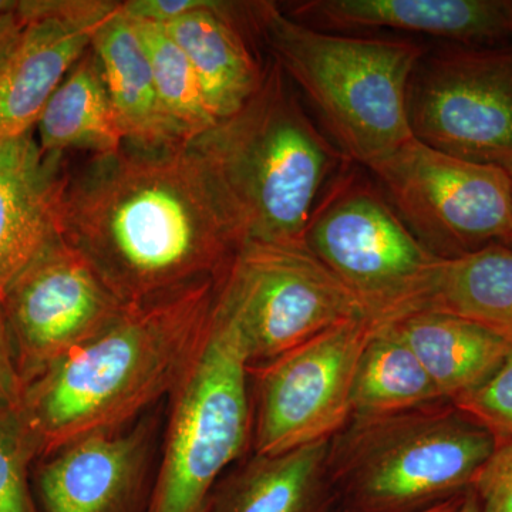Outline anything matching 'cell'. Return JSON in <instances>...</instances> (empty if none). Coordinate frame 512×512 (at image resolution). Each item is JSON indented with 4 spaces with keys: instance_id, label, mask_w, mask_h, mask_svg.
<instances>
[{
    "instance_id": "6da1fadb",
    "label": "cell",
    "mask_w": 512,
    "mask_h": 512,
    "mask_svg": "<svg viewBox=\"0 0 512 512\" xmlns=\"http://www.w3.org/2000/svg\"><path fill=\"white\" fill-rule=\"evenodd\" d=\"M59 234L126 305L220 278L245 242L188 143L94 156L67 178Z\"/></svg>"
},
{
    "instance_id": "7a4b0ae2",
    "label": "cell",
    "mask_w": 512,
    "mask_h": 512,
    "mask_svg": "<svg viewBox=\"0 0 512 512\" xmlns=\"http://www.w3.org/2000/svg\"><path fill=\"white\" fill-rule=\"evenodd\" d=\"M215 281L127 306L113 325L29 383L19 410L39 457L130 426L170 397L204 340Z\"/></svg>"
},
{
    "instance_id": "3957f363",
    "label": "cell",
    "mask_w": 512,
    "mask_h": 512,
    "mask_svg": "<svg viewBox=\"0 0 512 512\" xmlns=\"http://www.w3.org/2000/svg\"><path fill=\"white\" fill-rule=\"evenodd\" d=\"M188 146L210 171L244 241L262 244L305 245L316 204L350 163L271 57L254 96Z\"/></svg>"
},
{
    "instance_id": "277c9868",
    "label": "cell",
    "mask_w": 512,
    "mask_h": 512,
    "mask_svg": "<svg viewBox=\"0 0 512 512\" xmlns=\"http://www.w3.org/2000/svg\"><path fill=\"white\" fill-rule=\"evenodd\" d=\"M245 15L256 42L308 97L352 163L369 167L413 138L407 96L429 47L312 28L265 0L245 2Z\"/></svg>"
},
{
    "instance_id": "5b68a950",
    "label": "cell",
    "mask_w": 512,
    "mask_h": 512,
    "mask_svg": "<svg viewBox=\"0 0 512 512\" xmlns=\"http://www.w3.org/2000/svg\"><path fill=\"white\" fill-rule=\"evenodd\" d=\"M495 444L448 402L350 419L330 439V477L343 512H424L466 494Z\"/></svg>"
},
{
    "instance_id": "8992f818",
    "label": "cell",
    "mask_w": 512,
    "mask_h": 512,
    "mask_svg": "<svg viewBox=\"0 0 512 512\" xmlns=\"http://www.w3.org/2000/svg\"><path fill=\"white\" fill-rule=\"evenodd\" d=\"M170 412L147 512H210L229 467L252 444L251 377L237 330L214 305Z\"/></svg>"
},
{
    "instance_id": "52a82bcc",
    "label": "cell",
    "mask_w": 512,
    "mask_h": 512,
    "mask_svg": "<svg viewBox=\"0 0 512 512\" xmlns=\"http://www.w3.org/2000/svg\"><path fill=\"white\" fill-rule=\"evenodd\" d=\"M305 245L376 326L423 309L440 261L352 161L316 204Z\"/></svg>"
},
{
    "instance_id": "ba28073f",
    "label": "cell",
    "mask_w": 512,
    "mask_h": 512,
    "mask_svg": "<svg viewBox=\"0 0 512 512\" xmlns=\"http://www.w3.org/2000/svg\"><path fill=\"white\" fill-rule=\"evenodd\" d=\"M214 306L237 330L249 367L271 362L338 323L369 319L306 245L244 242L215 281Z\"/></svg>"
},
{
    "instance_id": "9c48e42d",
    "label": "cell",
    "mask_w": 512,
    "mask_h": 512,
    "mask_svg": "<svg viewBox=\"0 0 512 512\" xmlns=\"http://www.w3.org/2000/svg\"><path fill=\"white\" fill-rule=\"evenodd\" d=\"M366 168L439 258L495 244L512 248V180L505 168L450 156L414 137Z\"/></svg>"
},
{
    "instance_id": "30bf717a",
    "label": "cell",
    "mask_w": 512,
    "mask_h": 512,
    "mask_svg": "<svg viewBox=\"0 0 512 512\" xmlns=\"http://www.w3.org/2000/svg\"><path fill=\"white\" fill-rule=\"evenodd\" d=\"M413 137L512 170V45H447L417 64L407 96Z\"/></svg>"
},
{
    "instance_id": "8fae6325",
    "label": "cell",
    "mask_w": 512,
    "mask_h": 512,
    "mask_svg": "<svg viewBox=\"0 0 512 512\" xmlns=\"http://www.w3.org/2000/svg\"><path fill=\"white\" fill-rule=\"evenodd\" d=\"M375 328L369 319L346 320L249 367L254 454L276 456L330 440L348 424L357 362Z\"/></svg>"
},
{
    "instance_id": "7c38bea8",
    "label": "cell",
    "mask_w": 512,
    "mask_h": 512,
    "mask_svg": "<svg viewBox=\"0 0 512 512\" xmlns=\"http://www.w3.org/2000/svg\"><path fill=\"white\" fill-rule=\"evenodd\" d=\"M126 303L60 234L2 298L13 355L28 386L120 318Z\"/></svg>"
},
{
    "instance_id": "4fadbf2b",
    "label": "cell",
    "mask_w": 512,
    "mask_h": 512,
    "mask_svg": "<svg viewBox=\"0 0 512 512\" xmlns=\"http://www.w3.org/2000/svg\"><path fill=\"white\" fill-rule=\"evenodd\" d=\"M107 0H25L29 22L0 63V143L32 133L47 101L117 8Z\"/></svg>"
},
{
    "instance_id": "5bb4252c",
    "label": "cell",
    "mask_w": 512,
    "mask_h": 512,
    "mask_svg": "<svg viewBox=\"0 0 512 512\" xmlns=\"http://www.w3.org/2000/svg\"><path fill=\"white\" fill-rule=\"evenodd\" d=\"M157 419L67 444L37 473L45 512H147L153 491Z\"/></svg>"
},
{
    "instance_id": "9a60e30c",
    "label": "cell",
    "mask_w": 512,
    "mask_h": 512,
    "mask_svg": "<svg viewBox=\"0 0 512 512\" xmlns=\"http://www.w3.org/2000/svg\"><path fill=\"white\" fill-rule=\"evenodd\" d=\"M288 15L328 32L389 29L451 45L495 46L512 36V0H308Z\"/></svg>"
},
{
    "instance_id": "2e32d148",
    "label": "cell",
    "mask_w": 512,
    "mask_h": 512,
    "mask_svg": "<svg viewBox=\"0 0 512 512\" xmlns=\"http://www.w3.org/2000/svg\"><path fill=\"white\" fill-rule=\"evenodd\" d=\"M67 178L63 154L46 153L33 131L0 143V299L59 235Z\"/></svg>"
},
{
    "instance_id": "e0dca14e",
    "label": "cell",
    "mask_w": 512,
    "mask_h": 512,
    "mask_svg": "<svg viewBox=\"0 0 512 512\" xmlns=\"http://www.w3.org/2000/svg\"><path fill=\"white\" fill-rule=\"evenodd\" d=\"M161 26L190 59L217 123L237 113L261 86L266 63L256 55L245 2L205 0L202 8Z\"/></svg>"
},
{
    "instance_id": "ac0fdd59",
    "label": "cell",
    "mask_w": 512,
    "mask_h": 512,
    "mask_svg": "<svg viewBox=\"0 0 512 512\" xmlns=\"http://www.w3.org/2000/svg\"><path fill=\"white\" fill-rule=\"evenodd\" d=\"M330 440L276 456L254 454L222 478L210 512H329L338 501Z\"/></svg>"
},
{
    "instance_id": "d6986e66",
    "label": "cell",
    "mask_w": 512,
    "mask_h": 512,
    "mask_svg": "<svg viewBox=\"0 0 512 512\" xmlns=\"http://www.w3.org/2000/svg\"><path fill=\"white\" fill-rule=\"evenodd\" d=\"M120 3L100 23L90 47L99 60L124 140L128 146L140 148L184 144L161 104L136 26L121 12Z\"/></svg>"
},
{
    "instance_id": "ffe728a7",
    "label": "cell",
    "mask_w": 512,
    "mask_h": 512,
    "mask_svg": "<svg viewBox=\"0 0 512 512\" xmlns=\"http://www.w3.org/2000/svg\"><path fill=\"white\" fill-rule=\"evenodd\" d=\"M393 325L448 403L480 386L512 349L510 342L476 323L431 309Z\"/></svg>"
},
{
    "instance_id": "44dd1931",
    "label": "cell",
    "mask_w": 512,
    "mask_h": 512,
    "mask_svg": "<svg viewBox=\"0 0 512 512\" xmlns=\"http://www.w3.org/2000/svg\"><path fill=\"white\" fill-rule=\"evenodd\" d=\"M37 141L46 153L119 151L126 144L99 60L90 47L47 101L37 121Z\"/></svg>"
},
{
    "instance_id": "7402d4cb",
    "label": "cell",
    "mask_w": 512,
    "mask_h": 512,
    "mask_svg": "<svg viewBox=\"0 0 512 512\" xmlns=\"http://www.w3.org/2000/svg\"><path fill=\"white\" fill-rule=\"evenodd\" d=\"M424 309L476 323L512 345V248L495 244L440 258Z\"/></svg>"
},
{
    "instance_id": "603a6c76",
    "label": "cell",
    "mask_w": 512,
    "mask_h": 512,
    "mask_svg": "<svg viewBox=\"0 0 512 512\" xmlns=\"http://www.w3.org/2000/svg\"><path fill=\"white\" fill-rule=\"evenodd\" d=\"M444 402L396 326H376L357 362L350 419L389 416Z\"/></svg>"
},
{
    "instance_id": "cb8c5ba5",
    "label": "cell",
    "mask_w": 512,
    "mask_h": 512,
    "mask_svg": "<svg viewBox=\"0 0 512 512\" xmlns=\"http://www.w3.org/2000/svg\"><path fill=\"white\" fill-rule=\"evenodd\" d=\"M131 20L150 59L154 83L165 113L188 143L217 124L208 109L194 67L163 26Z\"/></svg>"
},
{
    "instance_id": "d4e9b609",
    "label": "cell",
    "mask_w": 512,
    "mask_h": 512,
    "mask_svg": "<svg viewBox=\"0 0 512 512\" xmlns=\"http://www.w3.org/2000/svg\"><path fill=\"white\" fill-rule=\"evenodd\" d=\"M36 457V441L20 410L0 406V512H36L28 476Z\"/></svg>"
},
{
    "instance_id": "484cf974",
    "label": "cell",
    "mask_w": 512,
    "mask_h": 512,
    "mask_svg": "<svg viewBox=\"0 0 512 512\" xmlns=\"http://www.w3.org/2000/svg\"><path fill=\"white\" fill-rule=\"evenodd\" d=\"M495 441L512 439V349L493 375L451 402Z\"/></svg>"
},
{
    "instance_id": "4316f807",
    "label": "cell",
    "mask_w": 512,
    "mask_h": 512,
    "mask_svg": "<svg viewBox=\"0 0 512 512\" xmlns=\"http://www.w3.org/2000/svg\"><path fill=\"white\" fill-rule=\"evenodd\" d=\"M471 490L480 512H512V439L497 441Z\"/></svg>"
},
{
    "instance_id": "83f0119b",
    "label": "cell",
    "mask_w": 512,
    "mask_h": 512,
    "mask_svg": "<svg viewBox=\"0 0 512 512\" xmlns=\"http://www.w3.org/2000/svg\"><path fill=\"white\" fill-rule=\"evenodd\" d=\"M25 394V383L16 365L10 343L5 315H3L2 299H0V406L20 409Z\"/></svg>"
},
{
    "instance_id": "f1b7e54d",
    "label": "cell",
    "mask_w": 512,
    "mask_h": 512,
    "mask_svg": "<svg viewBox=\"0 0 512 512\" xmlns=\"http://www.w3.org/2000/svg\"><path fill=\"white\" fill-rule=\"evenodd\" d=\"M28 22L22 12L0 18V63L12 52Z\"/></svg>"
},
{
    "instance_id": "f546056e",
    "label": "cell",
    "mask_w": 512,
    "mask_h": 512,
    "mask_svg": "<svg viewBox=\"0 0 512 512\" xmlns=\"http://www.w3.org/2000/svg\"><path fill=\"white\" fill-rule=\"evenodd\" d=\"M25 0H0V18L22 12Z\"/></svg>"
},
{
    "instance_id": "4dcf8cb0",
    "label": "cell",
    "mask_w": 512,
    "mask_h": 512,
    "mask_svg": "<svg viewBox=\"0 0 512 512\" xmlns=\"http://www.w3.org/2000/svg\"><path fill=\"white\" fill-rule=\"evenodd\" d=\"M457 512H480V504H478L476 494L471 488L467 491L466 497H464L463 503H461Z\"/></svg>"
},
{
    "instance_id": "1f68e13d",
    "label": "cell",
    "mask_w": 512,
    "mask_h": 512,
    "mask_svg": "<svg viewBox=\"0 0 512 512\" xmlns=\"http://www.w3.org/2000/svg\"><path fill=\"white\" fill-rule=\"evenodd\" d=\"M466 494L461 495V497L453 498V500L446 501V503L437 505V507L430 508V510L424 512H457Z\"/></svg>"
},
{
    "instance_id": "d6a6232c",
    "label": "cell",
    "mask_w": 512,
    "mask_h": 512,
    "mask_svg": "<svg viewBox=\"0 0 512 512\" xmlns=\"http://www.w3.org/2000/svg\"><path fill=\"white\" fill-rule=\"evenodd\" d=\"M510 174H511V180H512V170L510 171Z\"/></svg>"
}]
</instances>
